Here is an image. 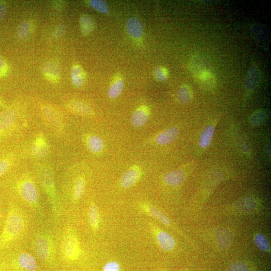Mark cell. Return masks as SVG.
I'll return each instance as SVG.
<instances>
[{
    "instance_id": "d6986e66",
    "label": "cell",
    "mask_w": 271,
    "mask_h": 271,
    "mask_svg": "<svg viewBox=\"0 0 271 271\" xmlns=\"http://www.w3.org/2000/svg\"><path fill=\"white\" fill-rule=\"evenodd\" d=\"M185 175L183 171L176 170L168 172L165 175V182L171 186H178L183 183Z\"/></svg>"
},
{
    "instance_id": "ee69618b",
    "label": "cell",
    "mask_w": 271,
    "mask_h": 271,
    "mask_svg": "<svg viewBox=\"0 0 271 271\" xmlns=\"http://www.w3.org/2000/svg\"><path fill=\"white\" fill-rule=\"evenodd\" d=\"M0 216H1V213H0Z\"/></svg>"
},
{
    "instance_id": "5bb4252c",
    "label": "cell",
    "mask_w": 271,
    "mask_h": 271,
    "mask_svg": "<svg viewBox=\"0 0 271 271\" xmlns=\"http://www.w3.org/2000/svg\"><path fill=\"white\" fill-rule=\"evenodd\" d=\"M150 115L149 108L145 105L139 107L131 117V123L135 127H141L148 122Z\"/></svg>"
},
{
    "instance_id": "e575fe53",
    "label": "cell",
    "mask_w": 271,
    "mask_h": 271,
    "mask_svg": "<svg viewBox=\"0 0 271 271\" xmlns=\"http://www.w3.org/2000/svg\"><path fill=\"white\" fill-rule=\"evenodd\" d=\"M90 6L95 10L100 12L108 14L109 9L106 2L101 0H91L90 1Z\"/></svg>"
},
{
    "instance_id": "52a82bcc",
    "label": "cell",
    "mask_w": 271,
    "mask_h": 271,
    "mask_svg": "<svg viewBox=\"0 0 271 271\" xmlns=\"http://www.w3.org/2000/svg\"><path fill=\"white\" fill-rule=\"evenodd\" d=\"M259 200L252 196H246L237 200L231 209L232 212L237 214L247 215L257 212L260 209Z\"/></svg>"
},
{
    "instance_id": "f35d334b",
    "label": "cell",
    "mask_w": 271,
    "mask_h": 271,
    "mask_svg": "<svg viewBox=\"0 0 271 271\" xmlns=\"http://www.w3.org/2000/svg\"><path fill=\"white\" fill-rule=\"evenodd\" d=\"M65 33V28L62 25L57 26L54 31L52 38L54 39L60 38Z\"/></svg>"
},
{
    "instance_id": "4316f807",
    "label": "cell",
    "mask_w": 271,
    "mask_h": 271,
    "mask_svg": "<svg viewBox=\"0 0 271 271\" xmlns=\"http://www.w3.org/2000/svg\"><path fill=\"white\" fill-rule=\"evenodd\" d=\"M86 186V181L84 177H79L75 181L72 191L73 198L78 200L82 197Z\"/></svg>"
},
{
    "instance_id": "836d02e7",
    "label": "cell",
    "mask_w": 271,
    "mask_h": 271,
    "mask_svg": "<svg viewBox=\"0 0 271 271\" xmlns=\"http://www.w3.org/2000/svg\"><path fill=\"white\" fill-rule=\"evenodd\" d=\"M168 71L163 67H157L154 71V76L159 82H164L168 77Z\"/></svg>"
},
{
    "instance_id": "8fae6325",
    "label": "cell",
    "mask_w": 271,
    "mask_h": 271,
    "mask_svg": "<svg viewBox=\"0 0 271 271\" xmlns=\"http://www.w3.org/2000/svg\"><path fill=\"white\" fill-rule=\"evenodd\" d=\"M214 235L219 248L225 250L230 247L233 241V235L229 229L225 227L217 228L215 230Z\"/></svg>"
},
{
    "instance_id": "ac0fdd59",
    "label": "cell",
    "mask_w": 271,
    "mask_h": 271,
    "mask_svg": "<svg viewBox=\"0 0 271 271\" xmlns=\"http://www.w3.org/2000/svg\"><path fill=\"white\" fill-rule=\"evenodd\" d=\"M260 78L259 72L256 67L252 66L246 77L245 86L248 91L253 90L258 85Z\"/></svg>"
},
{
    "instance_id": "4fadbf2b",
    "label": "cell",
    "mask_w": 271,
    "mask_h": 271,
    "mask_svg": "<svg viewBox=\"0 0 271 271\" xmlns=\"http://www.w3.org/2000/svg\"><path fill=\"white\" fill-rule=\"evenodd\" d=\"M16 264L23 271H36L38 269L36 260L28 253H20L17 258Z\"/></svg>"
},
{
    "instance_id": "d4e9b609",
    "label": "cell",
    "mask_w": 271,
    "mask_h": 271,
    "mask_svg": "<svg viewBox=\"0 0 271 271\" xmlns=\"http://www.w3.org/2000/svg\"><path fill=\"white\" fill-rule=\"evenodd\" d=\"M72 81L76 87H81L85 83V75L83 69L78 66L73 67L71 72Z\"/></svg>"
},
{
    "instance_id": "f6af8a7d",
    "label": "cell",
    "mask_w": 271,
    "mask_h": 271,
    "mask_svg": "<svg viewBox=\"0 0 271 271\" xmlns=\"http://www.w3.org/2000/svg\"></svg>"
},
{
    "instance_id": "7a4b0ae2",
    "label": "cell",
    "mask_w": 271,
    "mask_h": 271,
    "mask_svg": "<svg viewBox=\"0 0 271 271\" xmlns=\"http://www.w3.org/2000/svg\"><path fill=\"white\" fill-rule=\"evenodd\" d=\"M190 70L195 80L203 88H213L216 82V77L205 59L195 56L190 61Z\"/></svg>"
},
{
    "instance_id": "30bf717a",
    "label": "cell",
    "mask_w": 271,
    "mask_h": 271,
    "mask_svg": "<svg viewBox=\"0 0 271 271\" xmlns=\"http://www.w3.org/2000/svg\"><path fill=\"white\" fill-rule=\"evenodd\" d=\"M31 153L37 159L45 158L49 154V144L45 136L40 133L34 140L31 146Z\"/></svg>"
},
{
    "instance_id": "d590c367",
    "label": "cell",
    "mask_w": 271,
    "mask_h": 271,
    "mask_svg": "<svg viewBox=\"0 0 271 271\" xmlns=\"http://www.w3.org/2000/svg\"><path fill=\"white\" fill-rule=\"evenodd\" d=\"M13 158L11 156H7L0 159V178L9 169L13 163Z\"/></svg>"
},
{
    "instance_id": "484cf974",
    "label": "cell",
    "mask_w": 271,
    "mask_h": 271,
    "mask_svg": "<svg viewBox=\"0 0 271 271\" xmlns=\"http://www.w3.org/2000/svg\"><path fill=\"white\" fill-rule=\"evenodd\" d=\"M193 90L187 85L182 86L179 89L177 98L179 102L181 104H187L193 98Z\"/></svg>"
},
{
    "instance_id": "f546056e",
    "label": "cell",
    "mask_w": 271,
    "mask_h": 271,
    "mask_svg": "<svg viewBox=\"0 0 271 271\" xmlns=\"http://www.w3.org/2000/svg\"><path fill=\"white\" fill-rule=\"evenodd\" d=\"M253 242L260 250L264 252H270V244L266 237L262 233H258L254 235Z\"/></svg>"
},
{
    "instance_id": "7bdbcfd3",
    "label": "cell",
    "mask_w": 271,
    "mask_h": 271,
    "mask_svg": "<svg viewBox=\"0 0 271 271\" xmlns=\"http://www.w3.org/2000/svg\"><path fill=\"white\" fill-rule=\"evenodd\" d=\"M3 105V103L2 101L0 99V107L2 106Z\"/></svg>"
},
{
    "instance_id": "7402d4cb",
    "label": "cell",
    "mask_w": 271,
    "mask_h": 271,
    "mask_svg": "<svg viewBox=\"0 0 271 271\" xmlns=\"http://www.w3.org/2000/svg\"><path fill=\"white\" fill-rule=\"evenodd\" d=\"M142 208L152 217L160 221L162 224L168 227L171 226V222L170 219L153 205L144 204L143 205Z\"/></svg>"
},
{
    "instance_id": "7c38bea8",
    "label": "cell",
    "mask_w": 271,
    "mask_h": 271,
    "mask_svg": "<svg viewBox=\"0 0 271 271\" xmlns=\"http://www.w3.org/2000/svg\"><path fill=\"white\" fill-rule=\"evenodd\" d=\"M142 175L140 167L137 165L131 167L126 171L121 179V186L125 188L132 187L140 180Z\"/></svg>"
},
{
    "instance_id": "b9f144b4",
    "label": "cell",
    "mask_w": 271,
    "mask_h": 271,
    "mask_svg": "<svg viewBox=\"0 0 271 271\" xmlns=\"http://www.w3.org/2000/svg\"><path fill=\"white\" fill-rule=\"evenodd\" d=\"M266 150L267 154L269 156H271V143L270 142H267L266 145Z\"/></svg>"
},
{
    "instance_id": "cb8c5ba5",
    "label": "cell",
    "mask_w": 271,
    "mask_h": 271,
    "mask_svg": "<svg viewBox=\"0 0 271 271\" xmlns=\"http://www.w3.org/2000/svg\"><path fill=\"white\" fill-rule=\"evenodd\" d=\"M214 131L215 127L213 125H210L205 127L199 138V145L201 148L205 149L210 146Z\"/></svg>"
},
{
    "instance_id": "e0dca14e",
    "label": "cell",
    "mask_w": 271,
    "mask_h": 271,
    "mask_svg": "<svg viewBox=\"0 0 271 271\" xmlns=\"http://www.w3.org/2000/svg\"><path fill=\"white\" fill-rule=\"evenodd\" d=\"M179 135V130L177 127H172L159 134L156 138V142L159 145H167L176 139Z\"/></svg>"
},
{
    "instance_id": "8992f818",
    "label": "cell",
    "mask_w": 271,
    "mask_h": 271,
    "mask_svg": "<svg viewBox=\"0 0 271 271\" xmlns=\"http://www.w3.org/2000/svg\"><path fill=\"white\" fill-rule=\"evenodd\" d=\"M63 256L67 260H74L80 255V246L76 236L72 233H67L62 245Z\"/></svg>"
},
{
    "instance_id": "9a60e30c",
    "label": "cell",
    "mask_w": 271,
    "mask_h": 271,
    "mask_svg": "<svg viewBox=\"0 0 271 271\" xmlns=\"http://www.w3.org/2000/svg\"><path fill=\"white\" fill-rule=\"evenodd\" d=\"M156 237L159 246L164 251H172L176 246V242L173 236L165 231L157 230Z\"/></svg>"
},
{
    "instance_id": "ab89813d",
    "label": "cell",
    "mask_w": 271,
    "mask_h": 271,
    "mask_svg": "<svg viewBox=\"0 0 271 271\" xmlns=\"http://www.w3.org/2000/svg\"><path fill=\"white\" fill-rule=\"evenodd\" d=\"M7 71V65L5 60L0 58V76H2L6 73Z\"/></svg>"
},
{
    "instance_id": "44dd1931",
    "label": "cell",
    "mask_w": 271,
    "mask_h": 271,
    "mask_svg": "<svg viewBox=\"0 0 271 271\" xmlns=\"http://www.w3.org/2000/svg\"><path fill=\"white\" fill-rule=\"evenodd\" d=\"M67 108L72 112L77 114L90 116L92 114L91 108L84 103L72 101L67 105Z\"/></svg>"
},
{
    "instance_id": "5b68a950",
    "label": "cell",
    "mask_w": 271,
    "mask_h": 271,
    "mask_svg": "<svg viewBox=\"0 0 271 271\" xmlns=\"http://www.w3.org/2000/svg\"><path fill=\"white\" fill-rule=\"evenodd\" d=\"M41 113L47 126L58 134L62 133L65 125L58 111L50 105H43L41 106Z\"/></svg>"
},
{
    "instance_id": "1f68e13d",
    "label": "cell",
    "mask_w": 271,
    "mask_h": 271,
    "mask_svg": "<svg viewBox=\"0 0 271 271\" xmlns=\"http://www.w3.org/2000/svg\"><path fill=\"white\" fill-rule=\"evenodd\" d=\"M267 115L265 111L258 110L255 111L250 117V122L253 126H261L266 120Z\"/></svg>"
},
{
    "instance_id": "d6a6232c",
    "label": "cell",
    "mask_w": 271,
    "mask_h": 271,
    "mask_svg": "<svg viewBox=\"0 0 271 271\" xmlns=\"http://www.w3.org/2000/svg\"><path fill=\"white\" fill-rule=\"evenodd\" d=\"M30 34L31 27L30 24L27 22L21 23L17 33V36L19 39L21 41L27 40L30 36Z\"/></svg>"
},
{
    "instance_id": "4dcf8cb0",
    "label": "cell",
    "mask_w": 271,
    "mask_h": 271,
    "mask_svg": "<svg viewBox=\"0 0 271 271\" xmlns=\"http://www.w3.org/2000/svg\"><path fill=\"white\" fill-rule=\"evenodd\" d=\"M80 26L83 35H88L93 30L94 22L89 16L83 15L80 19Z\"/></svg>"
},
{
    "instance_id": "83f0119b",
    "label": "cell",
    "mask_w": 271,
    "mask_h": 271,
    "mask_svg": "<svg viewBox=\"0 0 271 271\" xmlns=\"http://www.w3.org/2000/svg\"><path fill=\"white\" fill-rule=\"evenodd\" d=\"M124 88V82L121 78L115 79L111 85L108 91V96L110 99H116L121 94Z\"/></svg>"
},
{
    "instance_id": "6da1fadb",
    "label": "cell",
    "mask_w": 271,
    "mask_h": 271,
    "mask_svg": "<svg viewBox=\"0 0 271 271\" xmlns=\"http://www.w3.org/2000/svg\"><path fill=\"white\" fill-rule=\"evenodd\" d=\"M25 229V221L22 213L14 207L11 208L0 235V250L17 240L22 235Z\"/></svg>"
},
{
    "instance_id": "3957f363",
    "label": "cell",
    "mask_w": 271,
    "mask_h": 271,
    "mask_svg": "<svg viewBox=\"0 0 271 271\" xmlns=\"http://www.w3.org/2000/svg\"><path fill=\"white\" fill-rule=\"evenodd\" d=\"M18 193L28 204L37 207L39 204V194L34 181L30 177L24 176L17 184Z\"/></svg>"
},
{
    "instance_id": "2e32d148",
    "label": "cell",
    "mask_w": 271,
    "mask_h": 271,
    "mask_svg": "<svg viewBox=\"0 0 271 271\" xmlns=\"http://www.w3.org/2000/svg\"><path fill=\"white\" fill-rule=\"evenodd\" d=\"M84 141L88 149L92 153L98 154L103 150L104 143L99 136L88 134L84 136Z\"/></svg>"
},
{
    "instance_id": "60d3db41",
    "label": "cell",
    "mask_w": 271,
    "mask_h": 271,
    "mask_svg": "<svg viewBox=\"0 0 271 271\" xmlns=\"http://www.w3.org/2000/svg\"><path fill=\"white\" fill-rule=\"evenodd\" d=\"M6 12V8L5 4L0 3V21L2 20Z\"/></svg>"
},
{
    "instance_id": "8d00e7d4",
    "label": "cell",
    "mask_w": 271,
    "mask_h": 271,
    "mask_svg": "<svg viewBox=\"0 0 271 271\" xmlns=\"http://www.w3.org/2000/svg\"><path fill=\"white\" fill-rule=\"evenodd\" d=\"M229 271H252L248 264L243 262H236L232 264L229 267Z\"/></svg>"
},
{
    "instance_id": "f1b7e54d",
    "label": "cell",
    "mask_w": 271,
    "mask_h": 271,
    "mask_svg": "<svg viewBox=\"0 0 271 271\" xmlns=\"http://www.w3.org/2000/svg\"><path fill=\"white\" fill-rule=\"evenodd\" d=\"M90 224L94 229H98L99 225L100 216L96 205L91 203L90 206L89 211Z\"/></svg>"
},
{
    "instance_id": "9c48e42d",
    "label": "cell",
    "mask_w": 271,
    "mask_h": 271,
    "mask_svg": "<svg viewBox=\"0 0 271 271\" xmlns=\"http://www.w3.org/2000/svg\"><path fill=\"white\" fill-rule=\"evenodd\" d=\"M18 114L13 109H8L0 113V137L10 133L17 125Z\"/></svg>"
},
{
    "instance_id": "277c9868",
    "label": "cell",
    "mask_w": 271,
    "mask_h": 271,
    "mask_svg": "<svg viewBox=\"0 0 271 271\" xmlns=\"http://www.w3.org/2000/svg\"><path fill=\"white\" fill-rule=\"evenodd\" d=\"M42 186L54 208L56 206L57 197L54 178L52 169L49 166L42 165L39 170Z\"/></svg>"
},
{
    "instance_id": "603a6c76",
    "label": "cell",
    "mask_w": 271,
    "mask_h": 271,
    "mask_svg": "<svg viewBox=\"0 0 271 271\" xmlns=\"http://www.w3.org/2000/svg\"><path fill=\"white\" fill-rule=\"evenodd\" d=\"M44 75L52 81H55L59 77L60 69L57 63L53 62L45 64L42 69Z\"/></svg>"
},
{
    "instance_id": "74e56055",
    "label": "cell",
    "mask_w": 271,
    "mask_h": 271,
    "mask_svg": "<svg viewBox=\"0 0 271 271\" xmlns=\"http://www.w3.org/2000/svg\"><path fill=\"white\" fill-rule=\"evenodd\" d=\"M120 265L114 261L107 263L103 268V271H120Z\"/></svg>"
},
{
    "instance_id": "ffe728a7",
    "label": "cell",
    "mask_w": 271,
    "mask_h": 271,
    "mask_svg": "<svg viewBox=\"0 0 271 271\" xmlns=\"http://www.w3.org/2000/svg\"><path fill=\"white\" fill-rule=\"evenodd\" d=\"M126 28L127 33L133 38L139 39L141 37L143 34V27L138 19L132 18L127 20Z\"/></svg>"
},
{
    "instance_id": "ba28073f",
    "label": "cell",
    "mask_w": 271,
    "mask_h": 271,
    "mask_svg": "<svg viewBox=\"0 0 271 271\" xmlns=\"http://www.w3.org/2000/svg\"><path fill=\"white\" fill-rule=\"evenodd\" d=\"M35 250L38 257L43 261L51 260L54 253V245L51 238L46 235L38 236L35 241Z\"/></svg>"
}]
</instances>
